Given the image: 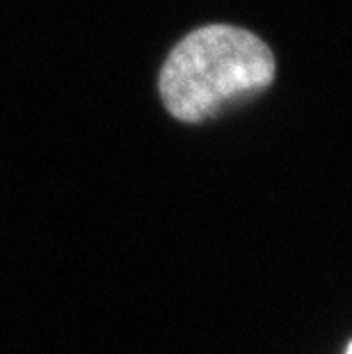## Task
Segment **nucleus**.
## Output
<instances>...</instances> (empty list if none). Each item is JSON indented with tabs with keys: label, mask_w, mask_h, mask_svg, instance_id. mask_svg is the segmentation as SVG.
Returning <instances> with one entry per match:
<instances>
[{
	"label": "nucleus",
	"mask_w": 352,
	"mask_h": 354,
	"mask_svg": "<svg viewBox=\"0 0 352 354\" xmlns=\"http://www.w3.org/2000/svg\"><path fill=\"white\" fill-rule=\"evenodd\" d=\"M275 80V55L254 32L213 24L185 35L165 57L158 92L178 122H206Z\"/></svg>",
	"instance_id": "f257e3e1"
},
{
	"label": "nucleus",
	"mask_w": 352,
	"mask_h": 354,
	"mask_svg": "<svg viewBox=\"0 0 352 354\" xmlns=\"http://www.w3.org/2000/svg\"><path fill=\"white\" fill-rule=\"evenodd\" d=\"M346 354H352V343L348 345V350H346Z\"/></svg>",
	"instance_id": "f03ea898"
}]
</instances>
